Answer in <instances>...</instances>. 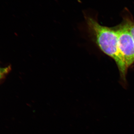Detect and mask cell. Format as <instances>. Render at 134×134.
I'll use <instances>...</instances> for the list:
<instances>
[{
  "mask_svg": "<svg viewBox=\"0 0 134 134\" xmlns=\"http://www.w3.org/2000/svg\"><path fill=\"white\" fill-rule=\"evenodd\" d=\"M114 27L117 34L119 50L129 68L134 63V40L123 19Z\"/></svg>",
  "mask_w": 134,
  "mask_h": 134,
  "instance_id": "2",
  "label": "cell"
},
{
  "mask_svg": "<svg viewBox=\"0 0 134 134\" xmlns=\"http://www.w3.org/2000/svg\"><path fill=\"white\" fill-rule=\"evenodd\" d=\"M9 68H0V79L5 74H7V72L9 71Z\"/></svg>",
  "mask_w": 134,
  "mask_h": 134,
  "instance_id": "4",
  "label": "cell"
},
{
  "mask_svg": "<svg viewBox=\"0 0 134 134\" xmlns=\"http://www.w3.org/2000/svg\"><path fill=\"white\" fill-rule=\"evenodd\" d=\"M83 15L84 22L79 25V30L87 34L90 39L100 51L114 61L121 79L126 83L128 68L119 50L117 34L114 27L100 25L97 15L92 12L86 11L83 12Z\"/></svg>",
  "mask_w": 134,
  "mask_h": 134,
  "instance_id": "1",
  "label": "cell"
},
{
  "mask_svg": "<svg viewBox=\"0 0 134 134\" xmlns=\"http://www.w3.org/2000/svg\"><path fill=\"white\" fill-rule=\"evenodd\" d=\"M121 15L122 19L126 22L128 30L134 40V18L133 15L127 8L123 9Z\"/></svg>",
  "mask_w": 134,
  "mask_h": 134,
  "instance_id": "3",
  "label": "cell"
}]
</instances>
